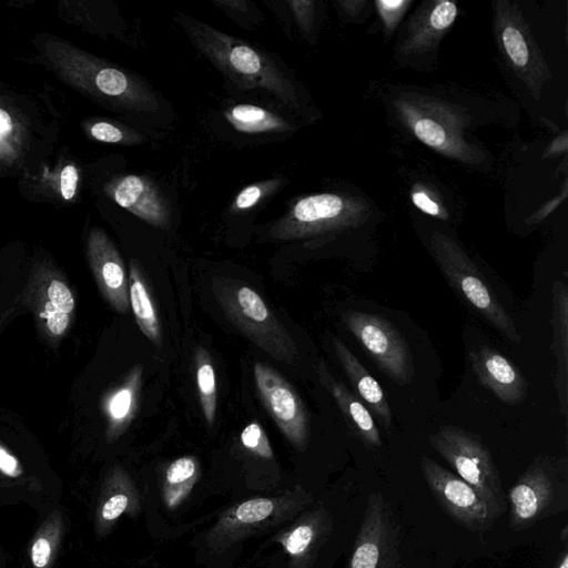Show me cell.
<instances>
[{
    "mask_svg": "<svg viewBox=\"0 0 568 568\" xmlns=\"http://www.w3.org/2000/svg\"><path fill=\"white\" fill-rule=\"evenodd\" d=\"M317 373L321 383L336 402L348 427L356 437L367 448L381 447L383 444L381 434L368 408L342 382L334 378L324 362L320 363Z\"/></svg>",
    "mask_w": 568,
    "mask_h": 568,
    "instance_id": "obj_17",
    "label": "cell"
},
{
    "mask_svg": "<svg viewBox=\"0 0 568 568\" xmlns=\"http://www.w3.org/2000/svg\"><path fill=\"white\" fill-rule=\"evenodd\" d=\"M211 287L225 317L246 338L276 361L295 362L292 336L253 288L224 277H215Z\"/></svg>",
    "mask_w": 568,
    "mask_h": 568,
    "instance_id": "obj_4",
    "label": "cell"
},
{
    "mask_svg": "<svg viewBox=\"0 0 568 568\" xmlns=\"http://www.w3.org/2000/svg\"><path fill=\"white\" fill-rule=\"evenodd\" d=\"M253 374L258 395L285 438L298 450L308 443V417L296 389L272 366L257 362Z\"/></svg>",
    "mask_w": 568,
    "mask_h": 568,
    "instance_id": "obj_10",
    "label": "cell"
},
{
    "mask_svg": "<svg viewBox=\"0 0 568 568\" xmlns=\"http://www.w3.org/2000/svg\"><path fill=\"white\" fill-rule=\"evenodd\" d=\"M562 547L559 550L554 568H568V540L561 541Z\"/></svg>",
    "mask_w": 568,
    "mask_h": 568,
    "instance_id": "obj_38",
    "label": "cell"
},
{
    "mask_svg": "<svg viewBox=\"0 0 568 568\" xmlns=\"http://www.w3.org/2000/svg\"><path fill=\"white\" fill-rule=\"evenodd\" d=\"M12 128V121L10 115L2 109H0V134L9 132Z\"/></svg>",
    "mask_w": 568,
    "mask_h": 568,
    "instance_id": "obj_39",
    "label": "cell"
},
{
    "mask_svg": "<svg viewBox=\"0 0 568 568\" xmlns=\"http://www.w3.org/2000/svg\"><path fill=\"white\" fill-rule=\"evenodd\" d=\"M91 135L98 141L106 143H119L130 140L126 132L108 122L94 123L91 128Z\"/></svg>",
    "mask_w": 568,
    "mask_h": 568,
    "instance_id": "obj_33",
    "label": "cell"
},
{
    "mask_svg": "<svg viewBox=\"0 0 568 568\" xmlns=\"http://www.w3.org/2000/svg\"><path fill=\"white\" fill-rule=\"evenodd\" d=\"M196 385L199 399L207 425L215 419L217 389L214 366L209 352L203 347L195 351Z\"/></svg>",
    "mask_w": 568,
    "mask_h": 568,
    "instance_id": "obj_26",
    "label": "cell"
},
{
    "mask_svg": "<svg viewBox=\"0 0 568 568\" xmlns=\"http://www.w3.org/2000/svg\"><path fill=\"white\" fill-rule=\"evenodd\" d=\"M333 347L356 396L389 429L392 410L382 386L339 338L333 337Z\"/></svg>",
    "mask_w": 568,
    "mask_h": 568,
    "instance_id": "obj_18",
    "label": "cell"
},
{
    "mask_svg": "<svg viewBox=\"0 0 568 568\" xmlns=\"http://www.w3.org/2000/svg\"><path fill=\"white\" fill-rule=\"evenodd\" d=\"M78 184V171L73 165H65L60 176V190L65 200H71Z\"/></svg>",
    "mask_w": 568,
    "mask_h": 568,
    "instance_id": "obj_36",
    "label": "cell"
},
{
    "mask_svg": "<svg viewBox=\"0 0 568 568\" xmlns=\"http://www.w3.org/2000/svg\"><path fill=\"white\" fill-rule=\"evenodd\" d=\"M90 265L98 287L105 301L119 313L130 308L129 277L123 261L106 235L92 233L89 242Z\"/></svg>",
    "mask_w": 568,
    "mask_h": 568,
    "instance_id": "obj_14",
    "label": "cell"
},
{
    "mask_svg": "<svg viewBox=\"0 0 568 568\" xmlns=\"http://www.w3.org/2000/svg\"><path fill=\"white\" fill-rule=\"evenodd\" d=\"M420 470L433 497L456 524L476 535L491 529L495 519L471 486L427 456L420 459Z\"/></svg>",
    "mask_w": 568,
    "mask_h": 568,
    "instance_id": "obj_9",
    "label": "cell"
},
{
    "mask_svg": "<svg viewBox=\"0 0 568 568\" xmlns=\"http://www.w3.org/2000/svg\"><path fill=\"white\" fill-rule=\"evenodd\" d=\"M412 199L415 206L422 210L423 212L430 215L439 214L438 205L433 200H430L427 194L423 192H416L413 194Z\"/></svg>",
    "mask_w": 568,
    "mask_h": 568,
    "instance_id": "obj_37",
    "label": "cell"
},
{
    "mask_svg": "<svg viewBox=\"0 0 568 568\" xmlns=\"http://www.w3.org/2000/svg\"><path fill=\"white\" fill-rule=\"evenodd\" d=\"M414 132L422 142L433 148H439L446 139L444 130L430 119L417 120Z\"/></svg>",
    "mask_w": 568,
    "mask_h": 568,
    "instance_id": "obj_30",
    "label": "cell"
},
{
    "mask_svg": "<svg viewBox=\"0 0 568 568\" xmlns=\"http://www.w3.org/2000/svg\"><path fill=\"white\" fill-rule=\"evenodd\" d=\"M552 332L551 345L556 358L555 386L559 408L568 418V288L561 281L552 285Z\"/></svg>",
    "mask_w": 568,
    "mask_h": 568,
    "instance_id": "obj_20",
    "label": "cell"
},
{
    "mask_svg": "<svg viewBox=\"0 0 568 568\" xmlns=\"http://www.w3.org/2000/svg\"><path fill=\"white\" fill-rule=\"evenodd\" d=\"M1 135V134H0Z\"/></svg>",
    "mask_w": 568,
    "mask_h": 568,
    "instance_id": "obj_40",
    "label": "cell"
},
{
    "mask_svg": "<svg viewBox=\"0 0 568 568\" xmlns=\"http://www.w3.org/2000/svg\"><path fill=\"white\" fill-rule=\"evenodd\" d=\"M74 308V298L70 288L59 280H52L47 288L42 316L47 328L53 336H61L69 326Z\"/></svg>",
    "mask_w": 568,
    "mask_h": 568,
    "instance_id": "obj_25",
    "label": "cell"
},
{
    "mask_svg": "<svg viewBox=\"0 0 568 568\" xmlns=\"http://www.w3.org/2000/svg\"><path fill=\"white\" fill-rule=\"evenodd\" d=\"M342 318L381 371L398 385L412 383L410 348L392 323L377 314L359 311H347Z\"/></svg>",
    "mask_w": 568,
    "mask_h": 568,
    "instance_id": "obj_8",
    "label": "cell"
},
{
    "mask_svg": "<svg viewBox=\"0 0 568 568\" xmlns=\"http://www.w3.org/2000/svg\"><path fill=\"white\" fill-rule=\"evenodd\" d=\"M346 568H402L399 524L378 491L367 498Z\"/></svg>",
    "mask_w": 568,
    "mask_h": 568,
    "instance_id": "obj_7",
    "label": "cell"
},
{
    "mask_svg": "<svg viewBox=\"0 0 568 568\" xmlns=\"http://www.w3.org/2000/svg\"><path fill=\"white\" fill-rule=\"evenodd\" d=\"M333 531V517L323 504L303 510L274 536L287 557L288 568H312Z\"/></svg>",
    "mask_w": 568,
    "mask_h": 568,
    "instance_id": "obj_11",
    "label": "cell"
},
{
    "mask_svg": "<svg viewBox=\"0 0 568 568\" xmlns=\"http://www.w3.org/2000/svg\"><path fill=\"white\" fill-rule=\"evenodd\" d=\"M376 4L386 27L393 28L409 2L405 0H378Z\"/></svg>",
    "mask_w": 568,
    "mask_h": 568,
    "instance_id": "obj_34",
    "label": "cell"
},
{
    "mask_svg": "<svg viewBox=\"0 0 568 568\" xmlns=\"http://www.w3.org/2000/svg\"><path fill=\"white\" fill-rule=\"evenodd\" d=\"M280 184V179H273L244 187L234 199L231 205V211L239 213L251 210L272 191L276 190Z\"/></svg>",
    "mask_w": 568,
    "mask_h": 568,
    "instance_id": "obj_27",
    "label": "cell"
},
{
    "mask_svg": "<svg viewBox=\"0 0 568 568\" xmlns=\"http://www.w3.org/2000/svg\"><path fill=\"white\" fill-rule=\"evenodd\" d=\"M288 6L301 30L308 33L313 26L314 2L307 0H291Z\"/></svg>",
    "mask_w": 568,
    "mask_h": 568,
    "instance_id": "obj_32",
    "label": "cell"
},
{
    "mask_svg": "<svg viewBox=\"0 0 568 568\" xmlns=\"http://www.w3.org/2000/svg\"><path fill=\"white\" fill-rule=\"evenodd\" d=\"M503 43L505 50L517 67H524L529 59L528 47L524 40L521 32L514 27H507L503 31Z\"/></svg>",
    "mask_w": 568,
    "mask_h": 568,
    "instance_id": "obj_29",
    "label": "cell"
},
{
    "mask_svg": "<svg viewBox=\"0 0 568 568\" xmlns=\"http://www.w3.org/2000/svg\"><path fill=\"white\" fill-rule=\"evenodd\" d=\"M143 367L135 365L126 374L123 382L113 388L103 400L106 418L108 442L116 440L131 425L139 409Z\"/></svg>",
    "mask_w": 568,
    "mask_h": 568,
    "instance_id": "obj_19",
    "label": "cell"
},
{
    "mask_svg": "<svg viewBox=\"0 0 568 568\" xmlns=\"http://www.w3.org/2000/svg\"><path fill=\"white\" fill-rule=\"evenodd\" d=\"M508 526L514 532L568 509V459L539 455L509 488Z\"/></svg>",
    "mask_w": 568,
    "mask_h": 568,
    "instance_id": "obj_3",
    "label": "cell"
},
{
    "mask_svg": "<svg viewBox=\"0 0 568 568\" xmlns=\"http://www.w3.org/2000/svg\"><path fill=\"white\" fill-rule=\"evenodd\" d=\"M113 200L148 224L168 230L171 226V206L168 197L149 178L129 174L111 187Z\"/></svg>",
    "mask_w": 568,
    "mask_h": 568,
    "instance_id": "obj_15",
    "label": "cell"
},
{
    "mask_svg": "<svg viewBox=\"0 0 568 568\" xmlns=\"http://www.w3.org/2000/svg\"><path fill=\"white\" fill-rule=\"evenodd\" d=\"M201 476L200 462L195 456H182L172 460L161 477V497L169 510L179 508L191 495Z\"/></svg>",
    "mask_w": 568,
    "mask_h": 568,
    "instance_id": "obj_22",
    "label": "cell"
},
{
    "mask_svg": "<svg viewBox=\"0 0 568 568\" xmlns=\"http://www.w3.org/2000/svg\"><path fill=\"white\" fill-rule=\"evenodd\" d=\"M63 532V518L60 511H51L38 528L31 546L32 568H52Z\"/></svg>",
    "mask_w": 568,
    "mask_h": 568,
    "instance_id": "obj_24",
    "label": "cell"
},
{
    "mask_svg": "<svg viewBox=\"0 0 568 568\" xmlns=\"http://www.w3.org/2000/svg\"><path fill=\"white\" fill-rule=\"evenodd\" d=\"M469 361L478 383L503 403L515 405L526 398L528 385L525 376L497 349L481 345L469 352Z\"/></svg>",
    "mask_w": 568,
    "mask_h": 568,
    "instance_id": "obj_13",
    "label": "cell"
},
{
    "mask_svg": "<svg viewBox=\"0 0 568 568\" xmlns=\"http://www.w3.org/2000/svg\"><path fill=\"white\" fill-rule=\"evenodd\" d=\"M344 211V201L336 194L308 195L300 199L268 233L277 241L313 236L341 225Z\"/></svg>",
    "mask_w": 568,
    "mask_h": 568,
    "instance_id": "obj_12",
    "label": "cell"
},
{
    "mask_svg": "<svg viewBox=\"0 0 568 568\" xmlns=\"http://www.w3.org/2000/svg\"><path fill=\"white\" fill-rule=\"evenodd\" d=\"M0 471L12 478L22 475L23 469L18 458L0 444Z\"/></svg>",
    "mask_w": 568,
    "mask_h": 568,
    "instance_id": "obj_35",
    "label": "cell"
},
{
    "mask_svg": "<svg viewBox=\"0 0 568 568\" xmlns=\"http://www.w3.org/2000/svg\"><path fill=\"white\" fill-rule=\"evenodd\" d=\"M193 45L222 73L244 90H263L290 109L298 108L293 82L257 48L192 17L175 18Z\"/></svg>",
    "mask_w": 568,
    "mask_h": 568,
    "instance_id": "obj_1",
    "label": "cell"
},
{
    "mask_svg": "<svg viewBox=\"0 0 568 568\" xmlns=\"http://www.w3.org/2000/svg\"><path fill=\"white\" fill-rule=\"evenodd\" d=\"M240 439L242 445L253 455L267 460L273 458L274 455L270 440L258 423L253 422L248 424L242 430Z\"/></svg>",
    "mask_w": 568,
    "mask_h": 568,
    "instance_id": "obj_28",
    "label": "cell"
},
{
    "mask_svg": "<svg viewBox=\"0 0 568 568\" xmlns=\"http://www.w3.org/2000/svg\"><path fill=\"white\" fill-rule=\"evenodd\" d=\"M129 301L135 322L145 337L161 346L158 312L140 264L132 260L129 272Z\"/></svg>",
    "mask_w": 568,
    "mask_h": 568,
    "instance_id": "obj_21",
    "label": "cell"
},
{
    "mask_svg": "<svg viewBox=\"0 0 568 568\" xmlns=\"http://www.w3.org/2000/svg\"><path fill=\"white\" fill-rule=\"evenodd\" d=\"M457 16V7L450 1H440L433 9L429 22L432 27L438 31H443L449 27Z\"/></svg>",
    "mask_w": 568,
    "mask_h": 568,
    "instance_id": "obj_31",
    "label": "cell"
},
{
    "mask_svg": "<svg viewBox=\"0 0 568 568\" xmlns=\"http://www.w3.org/2000/svg\"><path fill=\"white\" fill-rule=\"evenodd\" d=\"M432 248L445 278L467 304L510 342L520 343L516 324L462 248L442 235L433 239Z\"/></svg>",
    "mask_w": 568,
    "mask_h": 568,
    "instance_id": "obj_6",
    "label": "cell"
},
{
    "mask_svg": "<svg viewBox=\"0 0 568 568\" xmlns=\"http://www.w3.org/2000/svg\"><path fill=\"white\" fill-rule=\"evenodd\" d=\"M141 511V496L131 476L121 467L106 474L99 494L94 528L98 536L108 535L122 516Z\"/></svg>",
    "mask_w": 568,
    "mask_h": 568,
    "instance_id": "obj_16",
    "label": "cell"
},
{
    "mask_svg": "<svg viewBox=\"0 0 568 568\" xmlns=\"http://www.w3.org/2000/svg\"><path fill=\"white\" fill-rule=\"evenodd\" d=\"M225 116L236 131L248 134L286 132L292 129L284 118L253 104L234 105Z\"/></svg>",
    "mask_w": 568,
    "mask_h": 568,
    "instance_id": "obj_23",
    "label": "cell"
},
{
    "mask_svg": "<svg viewBox=\"0 0 568 568\" xmlns=\"http://www.w3.org/2000/svg\"><path fill=\"white\" fill-rule=\"evenodd\" d=\"M313 501L312 494L300 485L273 496L239 501L220 514L205 532V544L212 552L222 554L240 541L288 523Z\"/></svg>",
    "mask_w": 568,
    "mask_h": 568,
    "instance_id": "obj_2",
    "label": "cell"
},
{
    "mask_svg": "<svg viewBox=\"0 0 568 568\" xmlns=\"http://www.w3.org/2000/svg\"><path fill=\"white\" fill-rule=\"evenodd\" d=\"M429 443L455 474L476 490L495 520L504 515L507 499L499 470L478 435L462 427L444 425L429 436Z\"/></svg>",
    "mask_w": 568,
    "mask_h": 568,
    "instance_id": "obj_5",
    "label": "cell"
}]
</instances>
